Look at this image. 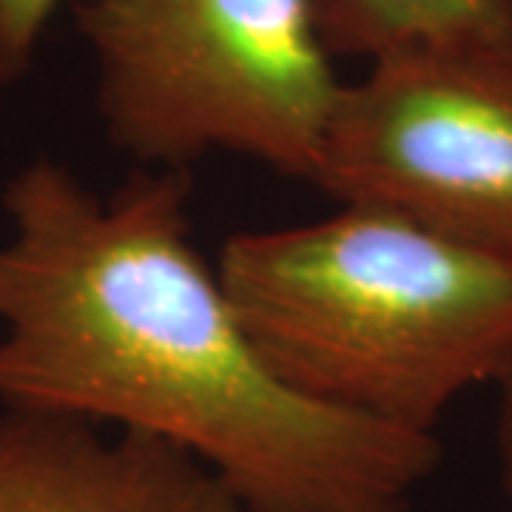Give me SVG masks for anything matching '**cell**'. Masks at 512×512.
Wrapping results in <instances>:
<instances>
[{
  "instance_id": "1",
  "label": "cell",
  "mask_w": 512,
  "mask_h": 512,
  "mask_svg": "<svg viewBox=\"0 0 512 512\" xmlns=\"http://www.w3.org/2000/svg\"><path fill=\"white\" fill-rule=\"evenodd\" d=\"M188 197V171H143L111 197L52 157L9 177L0 407L163 441L245 512H416L439 439L282 382L188 237Z\"/></svg>"
},
{
  "instance_id": "2",
  "label": "cell",
  "mask_w": 512,
  "mask_h": 512,
  "mask_svg": "<svg viewBox=\"0 0 512 512\" xmlns=\"http://www.w3.org/2000/svg\"><path fill=\"white\" fill-rule=\"evenodd\" d=\"M217 271L276 376L339 413L436 436L512 370V259L382 205L234 234Z\"/></svg>"
},
{
  "instance_id": "3",
  "label": "cell",
  "mask_w": 512,
  "mask_h": 512,
  "mask_svg": "<svg viewBox=\"0 0 512 512\" xmlns=\"http://www.w3.org/2000/svg\"><path fill=\"white\" fill-rule=\"evenodd\" d=\"M109 143L143 171L231 154L316 183L336 74L313 0H63Z\"/></svg>"
},
{
  "instance_id": "4",
  "label": "cell",
  "mask_w": 512,
  "mask_h": 512,
  "mask_svg": "<svg viewBox=\"0 0 512 512\" xmlns=\"http://www.w3.org/2000/svg\"><path fill=\"white\" fill-rule=\"evenodd\" d=\"M313 185L512 259V57L370 63L342 86Z\"/></svg>"
},
{
  "instance_id": "5",
  "label": "cell",
  "mask_w": 512,
  "mask_h": 512,
  "mask_svg": "<svg viewBox=\"0 0 512 512\" xmlns=\"http://www.w3.org/2000/svg\"><path fill=\"white\" fill-rule=\"evenodd\" d=\"M0 512H245L163 441L0 407Z\"/></svg>"
},
{
  "instance_id": "6",
  "label": "cell",
  "mask_w": 512,
  "mask_h": 512,
  "mask_svg": "<svg viewBox=\"0 0 512 512\" xmlns=\"http://www.w3.org/2000/svg\"><path fill=\"white\" fill-rule=\"evenodd\" d=\"M313 12L336 60L512 57V0H313Z\"/></svg>"
},
{
  "instance_id": "7",
  "label": "cell",
  "mask_w": 512,
  "mask_h": 512,
  "mask_svg": "<svg viewBox=\"0 0 512 512\" xmlns=\"http://www.w3.org/2000/svg\"><path fill=\"white\" fill-rule=\"evenodd\" d=\"M57 6L63 0H0V86L18 83L35 66Z\"/></svg>"
},
{
  "instance_id": "8",
  "label": "cell",
  "mask_w": 512,
  "mask_h": 512,
  "mask_svg": "<svg viewBox=\"0 0 512 512\" xmlns=\"http://www.w3.org/2000/svg\"><path fill=\"white\" fill-rule=\"evenodd\" d=\"M495 444H498V467L501 487L512 512V370L498 384V421H495Z\"/></svg>"
}]
</instances>
